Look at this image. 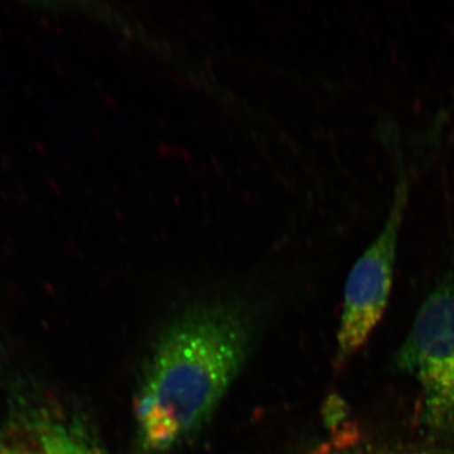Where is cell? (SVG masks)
<instances>
[{
	"mask_svg": "<svg viewBox=\"0 0 454 454\" xmlns=\"http://www.w3.org/2000/svg\"><path fill=\"white\" fill-rule=\"evenodd\" d=\"M249 346V322L231 304H199L177 317L155 343L137 393L140 452H169L200 428L240 372Z\"/></svg>",
	"mask_w": 454,
	"mask_h": 454,
	"instance_id": "obj_1",
	"label": "cell"
},
{
	"mask_svg": "<svg viewBox=\"0 0 454 454\" xmlns=\"http://www.w3.org/2000/svg\"><path fill=\"white\" fill-rule=\"evenodd\" d=\"M419 389V424L435 442L454 441V270L430 292L395 355Z\"/></svg>",
	"mask_w": 454,
	"mask_h": 454,
	"instance_id": "obj_2",
	"label": "cell"
},
{
	"mask_svg": "<svg viewBox=\"0 0 454 454\" xmlns=\"http://www.w3.org/2000/svg\"><path fill=\"white\" fill-rule=\"evenodd\" d=\"M409 181L400 173L389 214L375 240L349 271L336 339V365L348 363L380 324L389 304Z\"/></svg>",
	"mask_w": 454,
	"mask_h": 454,
	"instance_id": "obj_3",
	"label": "cell"
},
{
	"mask_svg": "<svg viewBox=\"0 0 454 454\" xmlns=\"http://www.w3.org/2000/svg\"><path fill=\"white\" fill-rule=\"evenodd\" d=\"M0 415V454H109L47 387L9 384Z\"/></svg>",
	"mask_w": 454,
	"mask_h": 454,
	"instance_id": "obj_4",
	"label": "cell"
},
{
	"mask_svg": "<svg viewBox=\"0 0 454 454\" xmlns=\"http://www.w3.org/2000/svg\"><path fill=\"white\" fill-rule=\"evenodd\" d=\"M303 454H447L433 450H406L399 448L378 446L361 441L354 433L348 430L334 433L330 439L322 442Z\"/></svg>",
	"mask_w": 454,
	"mask_h": 454,
	"instance_id": "obj_5",
	"label": "cell"
}]
</instances>
